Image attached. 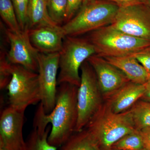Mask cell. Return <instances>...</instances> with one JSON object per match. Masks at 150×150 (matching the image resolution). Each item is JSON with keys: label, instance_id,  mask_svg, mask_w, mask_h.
Wrapping results in <instances>:
<instances>
[{"label": "cell", "instance_id": "6da1fadb", "mask_svg": "<svg viewBox=\"0 0 150 150\" xmlns=\"http://www.w3.org/2000/svg\"><path fill=\"white\" fill-rule=\"evenodd\" d=\"M59 85L55 107L43 116L46 124H51L48 143L56 148L61 147L74 133L78 117L79 87L69 83Z\"/></svg>", "mask_w": 150, "mask_h": 150}, {"label": "cell", "instance_id": "7a4b0ae2", "mask_svg": "<svg viewBox=\"0 0 150 150\" xmlns=\"http://www.w3.org/2000/svg\"><path fill=\"white\" fill-rule=\"evenodd\" d=\"M84 129L90 133L101 150H111L115 142L137 131L129 110L115 113L106 103L103 104Z\"/></svg>", "mask_w": 150, "mask_h": 150}, {"label": "cell", "instance_id": "3957f363", "mask_svg": "<svg viewBox=\"0 0 150 150\" xmlns=\"http://www.w3.org/2000/svg\"><path fill=\"white\" fill-rule=\"evenodd\" d=\"M119 6L108 0H85L71 19L62 26L66 36H79L110 25Z\"/></svg>", "mask_w": 150, "mask_h": 150}, {"label": "cell", "instance_id": "277c9868", "mask_svg": "<svg viewBox=\"0 0 150 150\" xmlns=\"http://www.w3.org/2000/svg\"><path fill=\"white\" fill-rule=\"evenodd\" d=\"M86 38L102 57L134 56L150 47V40L134 37L110 25L89 33Z\"/></svg>", "mask_w": 150, "mask_h": 150}, {"label": "cell", "instance_id": "5b68a950", "mask_svg": "<svg viewBox=\"0 0 150 150\" xmlns=\"http://www.w3.org/2000/svg\"><path fill=\"white\" fill-rule=\"evenodd\" d=\"M95 54L93 45L86 38L66 36L60 52L58 85L69 83L79 87L81 82V66Z\"/></svg>", "mask_w": 150, "mask_h": 150}, {"label": "cell", "instance_id": "8992f818", "mask_svg": "<svg viewBox=\"0 0 150 150\" xmlns=\"http://www.w3.org/2000/svg\"><path fill=\"white\" fill-rule=\"evenodd\" d=\"M81 82L77 92L78 117L75 132L85 128L103 105L102 93L96 75L87 61L81 67Z\"/></svg>", "mask_w": 150, "mask_h": 150}, {"label": "cell", "instance_id": "52a82bcc", "mask_svg": "<svg viewBox=\"0 0 150 150\" xmlns=\"http://www.w3.org/2000/svg\"><path fill=\"white\" fill-rule=\"evenodd\" d=\"M12 77L7 86L10 105L25 110L41 100L38 73L19 65L11 64Z\"/></svg>", "mask_w": 150, "mask_h": 150}, {"label": "cell", "instance_id": "ba28073f", "mask_svg": "<svg viewBox=\"0 0 150 150\" xmlns=\"http://www.w3.org/2000/svg\"><path fill=\"white\" fill-rule=\"evenodd\" d=\"M110 25L134 37L150 40V7L141 4L120 7Z\"/></svg>", "mask_w": 150, "mask_h": 150}, {"label": "cell", "instance_id": "9c48e42d", "mask_svg": "<svg viewBox=\"0 0 150 150\" xmlns=\"http://www.w3.org/2000/svg\"><path fill=\"white\" fill-rule=\"evenodd\" d=\"M60 53H39L38 57V81L41 95L40 103L47 114L55 107L58 85Z\"/></svg>", "mask_w": 150, "mask_h": 150}, {"label": "cell", "instance_id": "30bf717a", "mask_svg": "<svg viewBox=\"0 0 150 150\" xmlns=\"http://www.w3.org/2000/svg\"><path fill=\"white\" fill-rule=\"evenodd\" d=\"M28 27L24 30L15 32L8 28L4 32L10 44L7 58L10 63L19 65L27 69L38 73L39 52L31 43Z\"/></svg>", "mask_w": 150, "mask_h": 150}, {"label": "cell", "instance_id": "8fae6325", "mask_svg": "<svg viewBox=\"0 0 150 150\" xmlns=\"http://www.w3.org/2000/svg\"><path fill=\"white\" fill-rule=\"evenodd\" d=\"M25 110L9 105L0 117V147L5 150H26L23 129Z\"/></svg>", "mask_w": 150, "mask_h": 150}, {"label": "cell", "instance_id": "7c38bea8", "mask_svg": "<svg viewBox=\"0 0 150 150\" xmlns=\"http://www.w3.org/2000/svg\"><path fill=\"white\" fill-rule=\"evenodd\" d=\"M96 75L100 88L107 98L130 81L126 75L104 58L95 54L86 60Z\"/></svg>", "mask_w": 150, "mask_h": 150}, {"label": "cell", "instance_id": "4fadbf2b", "mask_svg": "<svg viewBox=\"0 0 150 150\" xmlns=\"http://www.w3.org/2000/svg\"><path fill=\"white\" fill-rule=\"evenodd\" d=\"M33 46L40 53H60L66 37L62 26L40 25L28 29Z\"/></svg>", "mask_w": 150, "mask_h": 150}, {"label": "cell", "instance_id": "5bb4252c", "mask_svg": "<svg viewBox=\"0 0 150 150\" xmlns=\"http://www.w3.org/2000/svg\"><path fill=\"white\" fill-rule=\"evenodd\" d=\"M145 89V84L129 81L106 98V104L114 113L125 112L141 99Z\"/></svg>", "mask_w": 150, "mask_h": 150}, {"label": "cell", "instance_id": "9a60e30c", "mask_svg": "<svg viewBox=\"0 0 150 150\" xmlns=\"http://www.w3.org/2000/svg\"><path fill=\"white\" fill-rule=\"evenodd\" d=\"M103 58L121 70L130 81L145 84L149 79L150 74L133 56Z\"/></svg>", "mask_w": 150, "mask_h": 150}, {"label": "cell", "instance_id": "2e32d148", "mask_svg": "<svg viewBox=\"0 0 150 150\" xmlns=\"http://www.w3.org/2000/svg\"><path fill=\"white\" fill-rule=\"evenodd\" d=\"M47 1L30 0L28 14V26L29 29L40 25L58 26L54 23L49 16L47 8Z\"/></svg>", "mask_w": 150, "mask_h": 150}, {"label": "cell", "instance_id": "e0dca14e", "mask_svg": "<svg viewBox=\"0 0 150 150\" xmlns=\"http://www.w3.org/2000/svg\"><path fill=\"white\" fill-rule=\"evenodd\" d=\"M33 127V129L25 141L26 150H57V148L48 143L51 126L34 123Z\"/></svg>", "mask_w": 150, "mask_h": 150}, {"label": "cell", "instance_id": "ac0fdd59", "mask_svg": "<svg viewBox=\"0 0 150 150\" xmlns=\"http://www.w3.org/2000/svg\"><path fill=\"white\" fill-rule=\"evenodd\" d=\"M60 147V150H101L86 129L74 132Z\"/></svg>", "mask_w": 150, "mask_h": 150}, {"label": "cell", "instance_id": "d6986e66", "mask_svg": "<svg viewBox=\"0 0 150 150\" xmlns=\"http://www.w3.org/2000/svg\"><path fill=\"white\" fill-rule=\"evenodd\" d=\"M137 131L150 127V102L139 100L129 109Z\"/></svg>", "mask_w": 150, "mask_h": 150}, {"label": "cell", "instance_id": "ffe728a7", "mask_svg": "<svg viewBox=\"0 0 150 150\" xmlns=\"http://www.w3.org/2000/svg\"><path fill=\"white\" fill-rule=\"evenodd\" d=\"M0 15L8 29L15 32L21 30L11 0H0Z\"/></svg>", "mask_w": 150, "mask_h": 150}, {"label": "cell", "instance_id": "44dd1931", "mask_svg": "<svg viewBox=\"0 0 150 150\" xmlns=\"http://www.w3.org/2000/svg\"><path fill=\"white\" fill-rule=\"evenodd\" d=\"M144 149V142L138 131L130 133L115 142L111 150H142Z\"/></svg>", "mask_w": 150, "mask_h": 150}, {"label": "cell", "instance_id": "7402d4cb", "mask_svg": "<svg viewBox=\"0 0 150 150\" xmlns=\"http://www.w3.org/2000/svg\"><path fill=\"white\" fill-rule=\"evenodd\" d=\"M68 2L67 0H48L47 8L49 16L59 26L64 24Z\"/></svg>", "mask_w": 150, "mask_h": 150}, {"label": "cell", "instance_id": "603a6c76", "mask_svg": "<svg viewBox=\"0 0 150 150\" xmlns=\"http://www.w3.org/2000/svg\"><path fill=\"white\" fill-rule=\"evenodd\" d=\"M11 64L7 58V52L1 47L0 51V88H6L12 77Z\"/></svg>", "mask_w": 150, "mask_h": 150}, {"label": "cell", "instance_id": "cb8c5ba5", "mask_svg": "<svg viewBox=\"0 0 150 150\" xmlns=\"http://www.w3.org/2000/svg\"><path fill=\"white\" fill-rule=\"evenodd\" d=\"M21 30L28 27V9L30 0H11Z\"/></svg>", "mask_w": 150, "mask_h": 150}, {"label": "cell", "instance_id": "d4e9b609", "mask_svg": "<svg viewBox=\"0 0 150 150\" xmlns=\"http://www.w3.org/2000/svg\"><path fill=\"white\" fill-rule=\"evenodd\" d=\"M84 1V0H67L68 6L64 24L74 17L81 6Z\"/></svg>", "mask_w": 150, "mask_h": 150}, {"label": "cell", "instance_id": "484cf974", "mask_svg": "<svg viewBox=\"0 0 150 150\" xmlns=\"http://www.w3.org/2000/svg\"><path fill=\"white\" fill-rule=\"evenodd\" d=\"M133 56L150 74V47L138 52Z\"/></svg>", "mask_w": 150, "mask_h": 150}, {"label": "cell", "instance_id": "4316f807", "mask_svg": "<svg viewBox=\"0 0 150 150\" xmlns=\"http://www.w3.org/2000/svg\"><path fill=\"white\" fill-rule=\"evenodd\" d=\"M115 3L119 7L134 5L138 4H146V0H108Z\"/></svg>", "mask_w": 150, "mask_h": 150}, {"label": "cell", "instance_id": "83f0119b", "mask_svg": "<svg viewBox=\"0 0 150 150\" xmlns=\"http://www.w3.org/2000/svg\"><path fill=\"white\" fill-rule=\"evenodd\" d=\"M139 131L143 139L144 149H150V127Z\"/></svg>", "mask_w": 150, "mask_h": 150}, {"label": "cell", "instance_id": "f1b7e54d", "mask_svg": "<svg viewBox=\"0 0 150 150\" xmlns=\"http://www.w3.org/2000/svg\"><path fill=\"white\" fill-rule=\"evenodd\" d=\"M145 85L146 88L145 93L140 100L150 102V77Z\"/></svg>", "mask_w": 150, "mask_h": 150}, {"label": "cell", "instance_id": "f546056e", "mask_svg": "<svg viewBox=\"0 0 150 150\" xmlns=\"http://www.w3.org/2000/svg\"><path fill=\"white\" fill-rule=\"evenodd\" d=\"M146 4L150 7V0H146Z\"/></svg>", "mask_w": 150, "mask_h": 150}, {"label": "cell", "instance_id": "4dcf8cb0", "mask_svg": "<svg viewBox=\"0 0 150 150\" xmlns=\"http://www.w3.org/2000/svg\"><path fill=\"white\" fill-rule=\"evenodd\" d=\"M0 150H5L4 148L1 147H0Z\"/></svg>", "mask_w": 150, "mask_h": 150}, {"label": "cell", "instance_id": "1f68e13d", "mask_svg": "<svg viewBox=\"0 0 150 150\" xmlns=\"http://www.w3.org/2000/svg\"><path fill=\"white\" fill-rule=\"evenodd\" d=\"M142 150H150V149H144Z\"/></svg>", "mask_w": 150, "mask_h": 150}, {"label": "cell", "instance_id": "d6a6232c", "mask_svg": "<svg viewBox=\"0 0 150 150\" xmlns=\"http://www.w3.org/2000/svg\"></svg>", "mask_w": 150, "mask_h": 150}, {"label": "cell", "instance_id": "836d02e7", "mask_svg": "<svg viewBox=\"0 0 150 150\" xmlns=\"http://www.w3.org/2000/svg\"><path fill=\"white\" fill-rule=\"evenodd\" d=\"M84 1H85V0H84Z\"/></svg>", "mask_w": 150, "mask_h": 150}]
</instances>
